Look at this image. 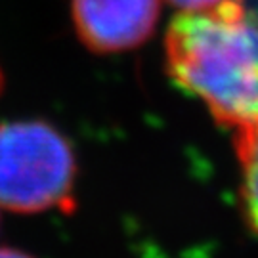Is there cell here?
Listing matches in <instances>:
<instances>
[{
	"mask_svg": "<svg viewBox=\"0 0 258 258\" xmlns=\"http://www.w3.org/2000/svg\"><path fill=\"white\" fill-rule=\"evenodd\" d=\"M77 159L61 132L42 120L0 126V209L44 212L73 203Z\"/></svg>",
	"mask_w": 258,
	"mask_h": 258,
	"instance_id": "2",
	"label": "cell"
},
{
	"mask_svg": "<svg viewBox=\"0 0 258 258\" xmlns=\"http://www.w3.org/2000/svg\"><path fill=\"white\" fill-rule=\"evenodd\" d=\"M168 2L182 12H199V10H211L228 2H243V0H168Z\"/></svg>",
	"mask_w": 258,
	"mask_h": 258,
	"instance_id": "5",
	"label": "cell"
},
{
	"mask_svg": "<svg viewBox=\"0 0 258 258\" xmlns=\"http://www.w3.org/2000/svg\"><path fill=\"white\" fill-rule=\"evenodd\" d=\"M165 55L170 79L222 126L258 122V21L243 2L178 14Z\"/></svg>",
	"mask_w": 258,
	"mask_h": 258,
	"instance_id": "1",
	"label": "cell"
},
{
	"mask_svg": "<svg viewBox=\"0 0 258 258\" xmlns=\"http://www.w3.org/2000/svg\"><path fill=\"white\" fill-rule=\"evenodd\" d=\"M0 258H33V256H29V254L16 249H0Z\"/></svg>",
	"mask_w": 258,
	"mask_h": 258,
	"instance_id": "6",
	"label": "cell"
},
{
	"mask_svg": "<svg viewBox=\"0 0 258 258\" xmlns=\"http://www.w3.org/2000/svg\"><path fill=\"white\" fill-rule=\"evenodd\" d=\"M233 130V146L241 168V207L247 226L258 235V122Z\"/></svg>",
	"mask_w": 258,
	"mask_h": 258,
	"instance_id": "4",
	"label": "cell"
},
{
	"mask_svg": "<svg viewBox=\"0 0 258 258\" xmlns=\"http://www.w3.org/2000/svg\"><path fill=\"white\" fill-rule=\"evenodd\" d=\"M81 42L96 54H119L144 44L161 16V0H71Z\"/></svg>",
	"mask_w": 258,
	"mask_h": 258,
	"instance_id": "3",
	"label": "cell"
},
{
	"mask_svg": "<svg viewBox=\"0 0 258 258\" xmlns=\"http://www.w3.org/2000/svg\"><path fill=\"white\" fill-rule=\"evenodd\" d=\"M0 84H2V77H0Z\"/></svg>",
	"mask_w": 258,
	"mask_h": 258,
	"instance_id": "7",
	"label": "cell"
}]
</instances>
